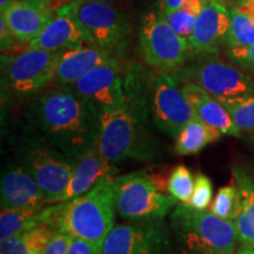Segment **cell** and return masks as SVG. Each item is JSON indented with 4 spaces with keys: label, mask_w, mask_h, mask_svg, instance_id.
Segmentation results:
<instances>
[{
    "label": "cell",
    "mask_w": 254,
    "mask_h": 254,
    "mask_svg": "<svg viewBox=\"0 0 254 254\" xmlns=\"http://www.w3.org/2000/svg\"><path fill=\"white\" fill-rule=\"evenodd\" d=\"M233 182L240 195V211L234 221L239 244L254 249V173L246 168H233Z\"/></svg>",
    "instance_id": "21"
},
{
    "label": "cell",
    "mask_w": 254,
    "mask_h": 254,
    "mask_svg": "<svg viewBox=\"0 0 254 254\" xmlns=\"http://www.w3.org/2000/svg\"><path fill=\"white\" fill-rule=\"evenodd\" d=\"M44 207L1 208L0 214V240L18 236L45 225L43 221Z\"/></svg>",
    "instance_id": "23"
},
{
    "label": "cell",
    "mask_w": 254,
    "mask_h": 254,
    "mask_svg": "<svg viewBox=\"0 0 254 254\" xmlns=\"http://www.w3.org/2000/svg\"><path fill=\"white\" fill-rule=\"evenodd\" d=\"M72 236L65 232H56L51 238L43 254H67Z\"/></svg>",
    "instance_id": "32"
},
{
    "label": "cell",
    "mask_w": 254,
    "mask_h": 254,
    "mask_svg": "<svg viewBox=\"0 0 254 254\" xmlns=\"http://www.w3.org/2000/svg\"><path fill=\"white\" fill-rule=\"evenodd\" d=\"M253 139H254V134H253Z\"/></svg>",
    "instance_id": "45"
},
{
    "label": "cell",
    "mask_w": 254,
    "mask_h": 254,
    "mask_svg": "<svg viewBox=\"0 0 254 254\" xmlns=\"http://www.w3.org/2000/svg\"><path fill=\"white\" fill-rule=\"evenodd\" d=\"M182 91L192 106L195 116L205 124L225 135L239 136L241 131L232 120L230 113L218 99L195 82H186Z\"/></svg>",
    "instance_id": "19"
},
{
    "label": "cell",
    "mask_w": 254,
    "mask_h": 254,
    "mask_svg": "<svg viewBox=\"0 0 254 254\" xmlns=\"http://www.w3.org/2000/svg\"><path fill=\"white\" fill-rule=\"evenodd\" d=\"M103 254H177L164 220L116 225L103 244Z\"/></svg>",
    "instance_id": "11"
},
{
    "label": "cell",
    "mask_w": 254,
    "mask_h": 254,
    "mask_svg": "<svg viewBox=\"0 0 254 254\" xmlns=\"http://www.w3.org/2000/svg\"><path fill=\"white\" fill-rule=\"evenodd\" d=\"M193 82L213 95L215 99L254 93V81L246 73L222 60H200L190 69Z\"/></svg>",
    "instance_id": "12"
},
{
    "label": "cell",
    "mask_w": 254,
    "mask_h": 254,
    "mask_svg": "<svg viewBox=\"0 0 254 254\" xmlns=\"http://www.w3.org/2000/svg\"><path fill=\"white\" fill-rule=\"evenodd\" d=\"M234 254H254V249H251V247H241V249Z\"/></svg>",
    "instance_id": "38"
},
{
    "label": "cell",
    "mask_w": 254,
    "mask_h": 254,
    "mask_svg": "<svg viewBox=\"0 0 254 254\" xmlns=\"http://www.w3.org/2000/svg\"><path fill=\"white\" fill-rule=\"evenodd\" d=\"M209 209L217 217L228 221H236L240 211V195L236 185L219 189Z\"/></svg>",
    "instance_id": "27"
},
{
    "label": "cell",
    "mask_w": 254,
    "mask_h": 254,
    "mask_svg": "<svg viewBox=\"0 0 254 254\" xmlns=\"http://www.w3.org/2000/svg\"><path fill=\"white\" fill-rule=\"evenodd\" d=\"M125 103L132 107L146 123L176 139L182 127L194 118L195 113L184 95L182 87L168 74L159 71L152 74L147 91L138 86L125 92Z\"/></svg>",
    "instance_id": "4"
},
{
    "label": "cell",
    "mask_w": 254,
    "mask_h": 254,
    "mask_svg": "<svg viewBox=\"0 0 254 254\" xmlns=\"http://www.w3.org/2000/svg\"><path fill=\"white\" fill-rule=\"evenodd\" d=\"M114 178H107L80 196L46 205L44 224L57 232H65L103 246L116 219Z\"/></svg>",
    "instance_id": "2"
},
{
    "label": "cell",
    "mask_w": 254,
    "mask_h": 254,
    "mask_svg": "<svg viewBox=\"0 0 254 254\" xmlns=\"http://www.w3.org/2000/svg\"><path fill=\"white\" fill-rule=\"evenodd\" d=\"M241 132L254 133V93L218 99Z\"/></svg>",
    "instance_id": "26"
},
{
    "label": "cell",
    "mask_w": 254,
    "mask_h": 254,
    "mask_svg": "<svg viewBox=\"0 0 254 254\" xmlns=\"http://www.w3.org/2000/svg\"><path fill=\"white\" fill-rule=\"evenodd\" d=\"M142 58L158 71H174L186 62L190 46L168 24L161 8L151 9L142 18L139 30Z\"/></svg>",
    "instance_id": "8"
},
{
    "label": "cell",
    "mask_w": 254,
    "mask_h": 254,
    "mask_svg": "<svg viewBox=\"0 0 254 254\" xmlns=\"http://www.w3.org/2000/svg\"><path fill=\"white\" fill-rule=\"evenodd\" d=\"M91 1H98V2H104V4H111V2L119 1V0H91Z\"/></svg>",
    "instance_id": "40"
},
{
    "label": "cell",
    "mask_w": 254,
    "mask_h": 254,
    "mask_svg": "<svg viewBox=\"0 0 254 254\" xmlns=\"http://www.w3.org/2000/svg\"><path fill=\"white\" fill-rule=\"evenodd\" d=\"M112 59L109 51L93 44L62 51L55 79L63 86H72L97 66Z\"/></svg>",
    "instance_id": "18"
},
{
    "label": "cell",
    "mask_w": 254,
    "mask_h": 254,
    "mask_svg": "<svg viewBox=\"0 0 254 254\" xmlns=\"http://www.w3.org/2000/svg\"><path fill=\"white\" fill-rule=\"evenodd\" d=\"M226 56L231 62L254 75V45L246 47H227Z\"/></svg>",
    "instance_id": "31"
},
{
    "label": "cell",
    "mask_w": 254,
    "mask_h": 254,
    "mask_svg": "<svg viewBox=\"0 0 254 254\" xmlns=\"http://www.w3.org/2000/svg\"><path fill=\"white\" fill-rule=\"evenodd\" d=\"M116 171L113 164L107 161L98 148L75 159L74 172L62 201H67L85 194L98 183L107 178H113Z\"/></svg>",
    "instance_id": "20"
},
{
    "label": "cell",
    "mask_w": 254,
    "mask_h": 254,
    "mask_svg": "<svg viewBox=\"0 0 254 254\" xmlns=\"http://www.w3.org/2000/svg\"><path fill=\"white\" fill-rule=\"evenodd\" d=\"M168 226L177 254H234L239 243L234 221L182 202L171 212Z\"/></svg>",
    "instance_id": "3"
},
{
    "label": "cell",
    "mask_w": 254,
    "mask_h": 254,
    "mask_svg": "<svg viewBox=\"0 0 254 254\" xmlns=\"http://www.w3.org/2000/svg\"><path fill=\"white\" fill-rule=\"evenodd\" d=\"M253 144H254V139H253Z\"/></svg>",
    "instance_id": "44"
},
{
    "label": "cell",
    "mask_w": 254,
    "mask_h": 254,
    "mask_svg": "<svg viewBox=\"0 0 254 254\" xmlns=\"http://www.w3.org/2000/svg\"><path fill=\"white\" fill-rule=\"evenodd\" d=\"M98 112L125 105V90L116 59L101 64L71 86Z\"/></svg>",
    "instance_id": "13"
},
{
    "label": "cell",
    "mask_w": 254,
    "mask_h": 254,
    "mask_svg": "<svg viewBox=\"0 0 254 254\" xmlns=\"http://www.w3.org/2000/svg\"><path fill=\"white\" fill-rule=\"evenodd\" d=\"M234 1H237L238 4H241V2H245V1H249V0H234Z\"/></svg>",
    "instance_id": "43"
},
{
    "label": "cell",
    "mask_w": 254,
    "mask_h": 254,
    "mask_svg": "<svg viewBox=\"0 0 254 254\" xmlns=\"http://www.w3.org/2000/svg\"><path fill=\"white\" fill-rule=\"evenodd\" d=\"M213 198V185L211 179L202 173H198L194 178V189L189 204L190 207L204 211L211 206Z\"/></svg>",
    "instance_id": "29"
},
{
    "label": "cell",
    "mask_w": 254,
    "mask_h": 254,
    "mask_svg": "<svg viewBox=\"0 0 254 254\" xmlns=\"http://www.w3.org/2000/svg\"><path fill=\"white\" fill-rule=\"evenodd\" d=\"M15 40L17 39H15L13 33H12L11 28L8 27L5 18L1 15V19H0V43H1V50L7 51L11 47H13Z\"/></svg>",
    "instance_id": "34"
},
{
    "label": "cell",
    "mask_w": 254,
    "mask_h": 254,
    "mask_svg": "<svg viewBox=\"0 0 254 254\" xmlns=\"http://www.w3.org/2000/svg\"><path fill=\"white\" fill-rule=\"evenodd\" d=\"M56 13L49 0H17L1 11L15 39L20 43H30L39 36Z\"/></svg>",
    "instance_id": "14"
},
{
    "label": "cell",
    "mask_w": 254,
    "mask_h": 254,
    "mask_svg": "<svg viewBox=\"0 0 254 254\" xmlns=\"http://www.w3.org/2000/svg\"><path fill=\"white\" fill-rule=\"evenodd\" d=\"M222 134L202 122L199 117H194L182 127L176 136L174 150L179 155L195 154L204 150L206 146L220 139Z\"/></svg>",
    "instance_id": "22"
},
{
    "label": "cell",
    "mask_w": 254,
    "mask_h": 254,
    "mask_svg": "<svg viewBox=\"0 0 254 254\" xmlns=\"http://www.w3.org/2000/svg\"><path fill=\"white\" fill-rule=\"evenodd\" d=\"M13 1H17V0H0V8H1V11H4V9Z\"/></svg>",
    "instance_id": "39"
},
{
    "label": "cell",
    "mask_w": 254,
    "mask_h": 254,
    "mask_svg": "<svg viewBox=\"0 0 254 254\" xmlns=\"http://www.w3.org/2000/svg\"><path fill=\"white\" fill-rule=\"evenodd\" d=\"M202 1H204L205 4H207V2H215V1L220 2V0H202Z\"/></svg>",
    "instance_id": "41"
},
{
    "label": "cell",
    "mask_w": 254,
    "mask_h": 254,
    "mask_svg": "<svg viewBox=\"0 0 254 254\" xmlns=\"http://www.w3.org/2000/svg\"><path fill=\"white\" fill-rule=\"evenodd\" d=\"M0 190L1 208L45 207L47 205L39 184L18 160L2 171Z\"/></svg>",
    "instance_id": "15"
},
{
    "label": "cell",
    "mask_w": 254,
    "mask_h": 254,
    "mask_svg": "<svg viewBox=\"0 0 254 254\" xmlns=\"http://www.w3.org/2000/svg\"><path fill=\"white\" fill-rule=\"evenodd\" d=\"M184 2L185 0H161L160 8L165 14H170L177 9L182 8Z\"/></svg>",
    "instance_id": "36"
},
{
    "label": "cell",
    "mask_w": 254,
    "mask_h": 254,
    "mask_svg": "<svg viewBox=\"0 0 254 254\" xmlns=\"http://www.w3.org/2000/svg\"><path fill=\"white\" fill-rule=\"evenodd\" d=\"M194 189V178L184 165H178L172 170L167 180V192L178 202L189 204Z\"/></svg>",
    "instance_id": "28"
},
{
    "label": "cell",
    "mask_w": 254,
    "mask_h": 254,
    "mask_svg": "<svg viewBox=\"0 0 254 254\" xmlns=\"http://www.w3.org/2000/svg\"><path fill=\"white\" fill-rule=\"evenodd\" d=\"M62 1H63L65 5H67V4H69V2L74 1V0H62Z\"/></svg>",
    "instance_id": "42"
},
{
    "label": "cell",
    "mask_w": 254,
    "mask_h": 254,
    "mask_svg": "<svg viewBox=\"0 0 254 254\" xmlns=\"http://www.w3.org/2000/svg\"><path fill=\"white\" fill-rule=\"evenodd\" d=\"M230 11L221 2H207L196 17L194 31L190 39L195 53L213 55L218 52L230 30Z\"/></svg>",
    "instance_id": "16"
},
{
    "label": "cell",
    "mask_w": 254,
    "mask_h": 254,
    "mask_svg": "<svg viewBox=\"0 0 254 254\" xmlns=\"http://www.w3.org/2000/svg\"><path fill=\"white\" fill-rule=\"evenodd\" d=\"M28 124L73 159L98 148L99 112L71 86L38 95L25 110Z\"/></svg>",
    "instance_id": "1"
},
{
    "label": "cell",
    "mask_w": 254,
    "mask_h": 254,
    "mask_svg": "<svg viewBox=\"0 0 254 254\" xmlns=\"http://www.w3.org/2000/svg\"><path fill=\"white\" fill-rule=\"evenodd\" d=\"M237 6L241 9V11H244L245 13L249 14L254 21V0H249V1L241 2V4H238Z\"/></svg>",
    "instance_id": "37"
},
{
    "label": "cell",
    "mask_w": 254,
    "mask_h": 254,
    "mask_svg": "<svg viewBox=\"0 0 254 254\" xmlns=\"http://www.w3.org/2000/svg\"><path fill=\"white\" fill-rule=\"evenodd\" d=\"M163 190L158 178L145 171L114 178L117 214L127 221L164 220L178 205V200Z\"/></svg>",
    "instance_id": "7"
},
{
    "label": "cell",
    "mask_w": 254,
    "mask_h": 254,
    "mask_svg": "<svg viewBox=\"0 0 254 254\" xmlns=\"http://www.w3.org/2000/svg\"><path fill=\"white\" fill-rule=\"evenodd\" d=\"M88 44L93 43L87 32L72 13L62 7L57 11L55 18L46 25L39 36L28 43V47L46 51H65Z\"/></svg>",
    "instance_id": "17"
},
{
    "label": "cell",
    "mask_w": 254,
    "mask_h": 254,
    "mask_svg": "<svg viewBox=\"0 0 254 254\" xmlns=\"http://www.w3.org/2000/svg\"><path fill=\"white\" fill-rule=\"evenodd\" d=\"M63 7L77 19L94 45L109 51L111 55L118 52L126 44L129 34L128 19L110 4L74 0Z\"/></svg>",
    "instance_id": "10"
},
{
    "label": "cell",
    "mask_w": 254,
    "mask_h": 254,
    "mask_svg": "<svg viewBox=\"0 0 254 254\" xmlns=\"http://www.w3.org/2000/svg\"><path fill=\"white\" fill-rule=\"evenodd\" d=\"M15 152L17 160L39 184L47 205L62 201L74 172L75 159L63 153L32 126L19 136Z\"/></svg>",
    "instance_id": "6"
},
{
    "label": "cell",
    "mask_w": 254,
    "mask_h": 254,
    "mask_svg": "<svg viewBox=\"0 0 254 254\" xmlns=\"http://www.w3.org/2000/svg\"><path fill=\"white\" fill-rule=\"evenodd\" d=\"M98 150L111 164L125 159L151 160L157 154L154 136L148 125L125 103L118 109L99 112Z\"/></svg>",
    "instance_id": "5"
},
{
    "label": "cell",
    "mask_w": 254,
    "mask_h": 254,
    "mask_svg": "<svg viewBox=\"0 0 254 254\" xmlns=\"http://www.w3.org/2000/svg\"><path fill=\"white\" fill-rule=\"evenodd\" d=\"M165 15H166V19L168 24L171 25V27H172L180 37H183L184 39H186L190 43V37H192L195 26V15L189 13V12H186L185 9L183 8L177 9V11L172 12V13Z\"/></svg>",
    "instance_id": "30"
},
{
    "label": "cell",
    "mask_w": 254,
    "mask_h": 254,
    "mask_svg": "<svg viewBox=\"0 0 254 254\" xmlns=\"http://www.w3.org/2000/svg\"><path fill=\"white\" fill-rule=\"evenodd\" d=\"M67 254H103V246L72 236Z\"/></svg>",
    "instance_id": "33"
},
{
    "label": "cell",
    "mask_w": 254,
    "mask_h": 254,
    "mask_svg": "<svg viewBox=\"0 0 254 254\" xmlns=\"http://www.w3.org/2000/svg\"><path fill=\"white\" fill-rule=\"evenodd\" d=\"M204 6H205V2L202 1V0H185V2H184L182 8L185 9V11L189 12V13L198 17L200 12H201L202 8H204Z\"/></svg>",
    "instance_id": "35"
},
{
    "label": "cell",
    "mask_w": 254,
    "mask_h": 254,
    "mask_svg": "<svg viewBox=\"0 0 254 254\" xmlns=\"http://www.w3.org/2000/svg\"><path fill=\"white\" fill-rule=\"evenodd\" d=\"M57 231L47 225L0 240V254H43Z\"/></svg>",
    "instance_id": "24"
},
{
    "label": "cell",
    "mask_w": 254,
    "mask_h": 254,
    "mask_svg": "<svg viewBox=\"0 0 254 254\" xmlns=\"http://www.w3.org/2000/svg\"><path fill=\"white\" fill-rule=\"evenodd\" d=\"M231 25L225 44L227 47H246L254 45V21L249 14L234 6L231 8Z\"/></svg>",
    "instance_id": "25"
},
{
    "label": "cell",
    "mask_w": 254,
    "mask_h": 254,
    "mask_svg": "<svg viewBox=\"0 0 254 254\" xmlns=\"http://www.w3.org/2000/svg\"><path fill=\"white\" fill-rule=\"evenodd\" d=\"M62 51L28 49L11 58L2 56V84L15 97L37 94L56 77Z\"/></svg>",
    "instance_id": "9"
}]
</instances>
